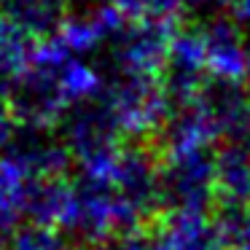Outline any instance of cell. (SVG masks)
I'll return each mask as SVG.
<instances>
[{
	"label": "cell",
	"mask_w": 250,
	"mask_h": 250,
	"mask_svg": "<svg viewBox=\"0 0 250 250\" xmlns=\"http://www.w3.org/2000/svg\"><path fill=\"white\" fill-rule=\"evenodd\" d=\"M116 132L129 146H156L175 105L164 92L162 78L116 76L100 97Z\"/></svg>",
	"instance_id": "1"
},
{
	"label": "cell",
	"mask_w": 250,
	"mask_h": 250,
	"mask_svg": "<svg viewBox=\"0 0 250 250\" xmlns=\"http://www.w3.org/2000/svg\"><path fill=\"white\" fill-rule=\"evenodd\" d=\"M159 164L164 207L215 212V151L159 153Z\"/></svg>",
	"instance_id": "2"
},
{
	"label": "cell",
	"mask_w": 250,
	"mask_h": 250,
	"mask_svg": "<svg viewBox=\"0 0 250 250\" xmlns=\"http://www.w3.org/2000/svg\"><path fill=\"white\" fill-rule=\"evenodd\" d=\"M178 33V19H140L129 22L113 41V60L119 76L162 78L169 46Z\"/></svg>",
	"instance_id": "3"
},
{
	"label": "cell",
	"mask_w": 250,
	"mask_h": 250,
	"mask_svg": "<svg viewBox=\"0 0 250 250\" xmlns=\"http://www.w3.org/2000/svg\"><path fill=\"white\" fill-rule=\"evenodd\" d=\"M162 83L175 108L188 105L202 97L205 86L210 83V76H207L205 41H202L199 24L178 27L172 46H169L167 65H164V73H162Z\"/></svg>",
	"instance_id": "4"
},
{
	"label": "cell",
	"mask_w": 250,
	"mask_h": 250,
	"mask_svg": "<svg viewBox=\"0 0 250 250\" xmlns=\"http://www.w3.org/2000/svg\"><path fill=\"white\" fill-rule=\"evenodd\" d=\"M8 105L17 124L27 132H49L70 110L57 86V73L38 67H30L27 76L8 92Z\"/></svg>",
	"instance_id": "5"
},
{
	"label": "cell",
	"mask_w": 250,
	"mask_h": 250,
	"mask_svg": "<svg viewBox=\"0 0 250 250\" xmlns=\"http://www.w3.org/2000/svg\"><path fill=\"white\" fill-rule=\"evenodd\" d=\"M62 143L70 151L73 162H83L89 156L124 146L100 100L67 110V116L62 119Z\"/></svg>",
	"instance_id": "6"
},
{
	"label": "cell",
	"mask_w": 250,
	"mask_h": 250,
	"mask_svg": "<svg viewBox=\"0 0 250 250\" xmlns=\"http://www.w3.org/2000/svg\"><path fill=\"white\" fill-rule=\"evenodd\" d=\"M210 81L245 83V33L231 17H212L199 24Z\"/></svg>",
	"instance_id": "7"
},
{
	"label": "cell",
	"mask_w": 250,
	"mask_h": 250,
	"mask_svg": "<svg viewBox=\"0 0 250 250\" xmlns=\"http://www.w3.org/2000/svg\"><path fill=\"white\" fill-rule=\"evenodd\" d=\"M126 19L110 6L108 0L100 6L89 8L86 14H67L57 27L60 43L70 51V57H83V54H94L105 41H116L126 27Z\"/></svg>",
	"instance_id": "8"
},
{
	"label": "cell",
	"mask_w": 250,
	"mask_h": 250,
	"mask_svg": "<svg viewBox=\"0 0 250 250\" xmlns=\"http://www.w3.org/2000/svg\"><path fill=\"white\" fill-rule=\"evenodd\" d=\"M250 210V153L242 143L215 151V212L245 215Z\"/></svg>",
	"instance_id": "9"
},
{
	"label": "cell",
	"mask_w": 250,
	"mask_h": 250,
	"mask_svg": "<svg viewBox=\"0 0 250 250\" xmlns=\"http://www.w3.org/2000/svg\"><path fill=\"white\" fill-rule=\"evenodd\" d=\"M33 183L35 175L11 146L0 151V237H11L24 226Z\"/></svg>",
	"instance_id": "10"
},
{
	"label": "cell",
	"mask_w": 250,
	"mask_h": 250,
	"mask_svg": "<svg viewBox=\"0 0 250 250\" xmlns=\"http://www.w3.org/2000/svg\"><path fill=\"white\" fill-rule=\"evenodd\" d=\"M73 212H76V180L62 175L33 183L27 199V218L33 221V226L67 234Z\"/></svg>",
	"instance_id": "11"
},
{
	"label": "cell",
	"mask_w": 250,
	"mask_h": 250,
	"mask_svg": "<svg viewBox=\"0 0 250 250\" xmlns=\"http://www.w3.org/2000/svg\"><path fill=\"white\" fill-rule=\"evenodd\" d=\"M35 41L27 30L0 14V94L11 92L33 67Z\"/></svg>",
	"instance_id": "12"
},
{
	"label": "cell",
	"mask_w": 250,
	"mask_h": 250,
	"mask_svg": "<svg viewBox=\"0 0 250 250\" xmlns=\"http://www.w3.org/2000/svg\"><path fill=\"white\" fill-rule=\"evenodd\" d=\"M3 17L17 22L33 38H46L57 33L60 22L67 17V0H0Z\"/></svg>",
	"instance_id": "13"
},
{
	"label": "cell",
	"mask_w": 250,
	"mask_h": 250,
	"mask_svg": "<svg viewBox=\"0 0 250 250\" xmlns=\"http://www.w3.org/2000/svg\"><path fill=\"white\" fill-rule=\"evenodd\" d=\"M105 78L94 65L83 60H70L57 70V86L65 97L67 108H78L86 103H97L105 92Z\"/></svg>",
	"instance_id": "14"
},
{
	"label": "cell",
	"mask_w": 250,
	"mask_h": 250,
	"mask_svg": "<svg viewBox=\"0 0 250 250\" xmlns=\"http://www.w3.org/2000/svg\"><path fill=\"white\" fill-rule=\"evenodd\" d=\"M6 250H73V248H70L65 234L27 223V226H22L17 234L8 237Z\"/></svg>",
	"instance_id": "15"
},
{
	"label": "cell",
	"mask_w": 250,
	"mask_h": 250,
	"mask_svg": "<svg viewBox=\"0 0 250 250\" xmlns=\"http://www.w3.org/2000/svg\"><path fill=\"white\" fill-rule=\"evenodd\" d=\"M167 3L169 17H178L180 11H196V8H205L210 3H223V0H164Z\"/></svg>",
	"instance_id": "16"
},
{
	"label": "cell",
	"mask_w": 250,
	"mask_h": 250,
	"mask_svg": "<svg viewBox=\"0 0 250 250\" xmlns=\"http://www.w3.org/2000/svg\"><path fill=\"white\" fill-rule=\"evenodd\" d=\"M231 11V19L234 22H245L250 24V0H223Z\"/></svg>",
	"instance_id": "17"
},
{
	"label": "cell",
	"mask_w": 250,
	"mask_h": 250,
	"mask_svg": "<svg viewBox=\"0 0 250 250\" xmlns=\"http://www.w3.org/2000/svg\"><path fill=\"white\" fill-rule=\"evenodd\" d=\"M234 245H245L250 248V210L239 218V229H237V242Z\"/></svg>",
	"instance_id": "18"
},
{
	"label": "cell",
	"mask_w": 250,
	"mask_h": 250,
	"mask_svg": "<svg viewBox=\"0 0 250 250\" xmlns=\"http://www.w3.org/2000/svg\"><path fill=\"white\" fill-rule=\"evenodd\" d=\"M245 86L250 89V30H245Z\"/></svg>",
	"instance_id": "19"
},
{
	"label": "cell",
	"mask_w": 250,
	"mask_h": 250,
	"mask_svg": "<svg viewBox=\"0 0 250 250\" xmlns=\"http://www.w3.org/2000/svg\"><path fill=\"white\" fill-rule=\"evenodd\" d=\"M245 148H248V153H250V126H248V132H245V143H242Z\"/></svg>",
	"instance_id": "20"
},
{
	"label": "cell",
	"mask_w": 250,
	"mask_h": 250,
	"mask_svg": "<svg viewBox=\"0 0 250 250\" xmlns=\"http://www.w3.org/2000/svg\"><path fill=\"white\" fill-rule=\"evenodd\" d=\"M231 250H250V248H245V245H234Z\"/></svg>",
	"instance_id": "21"
},
{
	"label": "cell",
	"mask_w": 250,
	"mask_h": 250,
	"mask_svg": "<svg viewBox=\"0 0 250 250\" xmlns=\"http://www.w3.org/2000/svg\"><path fill=\"white\" fill-rule=\"evenodd\" d=\"M0 100H8V97H6V94H0Z\"/></svg>",
	"instance_id": "22"
},
{
	"label": "cell",
	"mask_w": 250,
	"mask_h": 250,
	"mask_svg": "<svg viewBox=\"0 0 250 250\" xmlns=\"http://www.w3.org/2000/svg\"><path fill=\"white\" fill-rule=\"evenodd\" d=\"M0 250H6V248H3V245H0Z\"/></svg>",
	"instance_id": "23"
}]
</instances>
